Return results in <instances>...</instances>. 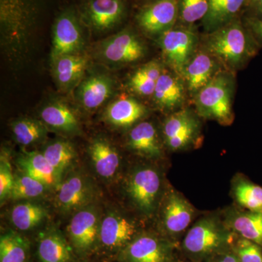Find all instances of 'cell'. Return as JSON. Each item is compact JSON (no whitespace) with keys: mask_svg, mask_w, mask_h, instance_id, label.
<instances>
[{"mask_svg":"<svg viewBox=\"0 0 262 262\" xmlns=\"http://www.w3.org/2000/svg\"><path fill=\"white\" fill-rule=\"evenodd\" d=\"M40 3L41 0H0L1 46L14 64L28 55Z\"/></svg>","mask_w":262,"mask_h":262,"instance_id":"6da1fadb","label":"cell"},{"mask_svg":"<svg viewBox=\"0 0 262 262\" xmlns=\"http://www.w3.org/2000/svg\"><path fill=\"white\" fill-rule=\"evenodd\" d=\"M235 236L222 215L211 213L201 217L188 229L182 246L189 257L203 262L230 249Z\"/></svg>","mask_w":262,"mask_h":262,"instance_id":"7a4b0ae2","label":"cell"},{"mask_svg":"<svg viewBox=\"0 0 262 262\" xmlns=\"http://www.w3.org/2000/svg\"><path fill=\"white\" fill-rule=\"evenodd\" d=\"M125 191L136 209L151 216L158 211L163 198L161 173L150 165L136 167L127 177Z\"/></svg>","mask_w":262,"mask_h":262,"instance_id":"3957f363","label":"cell"},{"mask_svg":"<svg viewBox=\"0 0 262 262\" xmlns=\"http://www.w3.org/2000/svg\"><path fill=\"white\" fill-rule=\"evenodd\" d=\"M232 80L225 73H218L196 95L198 115L222 125H229L233 119L232 108Z\"/></svg>","mask_w":262,"mask_h":262,"instance_id":"277c9868","label":"cell"},{"mask_svg":"<svg viewBox=\"0 0 262 262\" xmlns=\"http://www.w3.org/2000/svg\"><path fill=\"white\" fill-rule=\"evenodd\" d=\"M207 51L229 67L243 65L252 53L247 34L238 24H228L211 32L206 39Z\"/></svg>","mask_w":262,"mask_h":262,"instance_id":"5b68a950","label":"cell"},{"mask_svg":"<svg viewBox=\"0 0 262 262\" xmlns=\"http://www.w3.org/2000/svg\"><path fill=\"white\" fill-rule=\"evenodd\" d=\"M194 217V207L178 191L170 189L163 196L160 224L164 233L172 241L187 230Z\"/></svg>","mask_w":262,"mask_h":262,"instance_id":"8992f818","label":"cell"},{"mask_svg":"<svg viewBox=\"0 0 262 262\" xmlns=\"http://www.w3.org/2000/svg\"><path fill=\"white\" fill-rule=\"evenodd\" d=\"M160 47L169 66L182 77L184 70L194 55L198 38L190 29H170L160 36Z\"/></svg>","mask_w":262,"mask_h":262,"instance_id":"52a82bcc","label":"cell"},{"mask_svg":"<svg viewBox=\"0 0 262 262\" xmlns=\"http://www.w3.org/2000/svg\"><path fill=\"white\" fill-rule=\"evenodd\" d=\"M175 244L151 233L138 234L122 251L124 262H173Z\"/></svg>","mask_w":262,"mask_h":262,"instance_id":"ba28073f","label":"cell"},{"mask_svg":"<svg viewBox=\"0 0 262 262\" xmlns=\"http://www.w3.org/2000/svg\"><path fill=\"white\" fill-rule=\"evenodd\" d=\"M163 133L164 141L169 149L182 151L194 144L201 133V123L195 114L184 108L165 120Z\"/></svg>","mask_w":262,"mask_h":262,"instance_id":"9c48e42d","label":"cell"},{"mask_svg":"<svg viewBox=\"0 0 262 262\" xmlns=\"http://www.w3.org/2000/svg\"><path fill=\"white\" fill-rule=\"evenodd\" d=\"M98 53L108 63L125 64L141 59L145 56L146 48L135 33L126 29L105 39Z\"/></svg>","mask_w":262,"mask_h":262,"instance_id":"30bf717a","label":"cell"},{"mask_svg":"<svg viewBox=\"0 0 262 262\" xmlns=\"http://www.w3.org/2000/svg\"><path fill=\"white\" fill-rule=\"evenodd\" d=\"M100 220L97 210L86 206L76 212L69 224L67 230L71 244L80 253H89L98 242Z\"/></svg>","mask_w":262,"mask_h":262,"instance_id":"8fae6325","label":"cell"},{"mask_svg":"<svg viewBox=\"0 0 262 262\" xmlns=\"http://www.w3.org/2000/svg\"><path fill=\"white\" fill-rule=\"evenodd\" d=\"M84 40L78 20L72 12L58 17L53 28L51 59L66 55L80 54Z\"/></svg>","mask_w":262,"mask_h":262,"instance_id":"7c38bea8","label":"cell"},{"mask_svg":"<svg viewBox=\"0 0 262 262\" xmlns=\"http://www.w3.org/2000/svg\"><path fill=\"white\" fill-rule=\"evenodd\" d=\"M56 190V206L66 213L77 212L89 206L95 195L92 183L79 173L67 177Z\"/></svg>","mask_w":262,"mask_h":262,"instance_id":"4fadbf2b","label":"cell"},{"mask_svg":"<svg viewBox=\"0 0 262 262\" xmlns=\"http://www.w3.org/2000/svg\"><path fill=\"white\" fill-rule=\"evenodd\" d=\"M135 221L117 213L103 217L100 224L98 242L108 251L123 250L138 235Z\"/></svg>","mask_w":262,"mask_h":262,"instance_id":"5bb4252c","label":"cell"},{"mask_svg":"<svg viewBox=\"0 0 262 262\" xmlns=\"http://www.w3.org/2000/svg\"><path fill=\"white\" fill-rule=\"evenodd\" d=\"M179 0H158L138 15V23L150 35L161 36L170 30L178 15Z\"/></svg>","mask_w":262,"mask_h":262,"instance_id":"9a60e30c","label":"cell"},{"mask_svg":"<svg viewBox=\"0 0 262 262\" xmlns=\"http://www.w3.org/2000/svg\"><path fill=\"white\" fill-rule=\"evenodd\" d=\"M89 64L82 54L66 55L51 59L52 73L60 91L69 92L80 84Z\"/></svg>","mask_w":262,"mask_h":262,"instance_id":"2e32d148","label":"cell"},{"mask_svg":"<svg viewBox=\"0 0 262 262\" xmlns=\"http://www.w3.org/2000/svg\"><path fill=\"white\" fill-rule=\"evenodd\" d=\"M113 80L103 74H94L83 79L77 91V99L88 111H94L111 97Z\"/></svg>","mask_w":262,"mask_h":262,"instance_id":"e0dca14e","label":"cell"},{"mask_svg":"<svg viewBox=\"0 0 262 262\" xmlns=\"http://www.w3.org/2000/svg\"><path fill=\"white\" fill-rule=\"evenodd\" d=\"M124 11L122 0H91L86 6L84 16L91 28L103 32L115 27Z\"/></svg>","mask_w":262,"mask_h":262,"instance_id":"ac0fdd59","label":"cell"},{"mask_svg":"<svg viewBox=\"0 0 262 262\" xmlns=\"http://www.w3.org/2000/svg\"><path fill=\"white\" fill-rule=\"evenodd\" d=\"M222 217L232 233L262 247V212L241 211L231 208L226 210Z\"/></svg>","mask_w":262,"mask_h":262,"instance_id":"d6986e66","label":"cell"},{"mask_svg":"<svg viewBox=\"0 0 262 262\" xmlns=\"http://www.w3.org/2000/svg\"><path fill=\"white\" fill-rule=\"evenodd\" d=\"M208 52H201L193 56L182 76L189 94H198L219 73L218 64Z\"/></svg>","mask_w":262,"mask_h":262,"instance_id":"ffe728a7","label":"cell"},{"mask_svg":"<svg viewBox=\"0 0 262 262\" xmlns=\"http://www.w3.org/2000/svg\"><path fill=\"white\" fill-rule=\"evenodd\" d=\"M40 117L48 127L67 134H77L80 123L72 108L62 101L53 100L41 108Z\"/></svg>","mask_w":262,"mask_h":262,"instance_id":"44dd1931","label":"cell"},{"mask_svg":"<svg viewBox=\"0 0 262 262\" xmlns=\"http://www.w3.org/2000/svg\"><path fill=\"white\" fill-rule=\"evenodd\" d=\"M22 172L28 174L47 186L48 189H58L62 176L48 161L42 152L25 151L18 159Z\"/></svg>","mask_w":262,"mask_h":262,"instance_id":"7402d4cb","label":"cell"},{"mask_svg":"<svg viewBox=\"0 0 262 262\" xmlns=\"http://www.w3.org/2000/svg\"><path fill=\"white\" fill-rule=\"evenodd\" d=\"M127 146L136 154L148 159H158L163 155L158 132L149 122H141L130 131Z\"/></svg>","mask_w":262,"mask_h":262,"instance_id":"603a6c76","label":"cell"},{"mask_svg":"<svg viewBox=\"0 0 262 262\" xmlns=\"http://www.w3.org/2000/svg\"><path fill=\"white\" fill-rule=\"evenodd\" d=\"M89 151L95 170L100 177L111 179L116 175L120 168V157L107 139L96 138L90 144Z\"/></svg>","mask_w":262,"mask_h":262,"instance_id":"cb8c5ba5","label":"cell"},{"mask_svg":"<svg viewBox=\"0 0 262 262\" xmlns=\"http://www.w3.org/2000/svg\"><path fill=\"white\" fill-rule=\"evenodd\" d=\"M40 262H70L72 248L59 229H48L41 232L37 248Z\"/></svg>","mask_w":262,"mask_h":262,"instance_id":"d4e9b609","label":"cell"},{"mask_svg":"<svg viewBox=\"0 0 262 262\" xmlns=\"http://www.w3.org/2000/svg\"><path fill=\"white\" fill-rule=\"evenodd\" d=\"M146 113L145 106L135 98L122 97L110 103L104 117L113 126L127 127L139 121Z\"/></svg>","mask_w":262,"mask_h":262,"instance_id":"484cf974","label":"cell"},{"mask_svg":"<svg viewBox=\"0 0 262 262\" xmlns=\"http://www.w3.org/2000/svg\"><path fill=\"white\" fill-rule=\"evenodd\" d=\"M183 81L180 76L163 71L153 94L155 103L160 108L170 110L181 106L184 97Z\"/></svg>","mask_w":262,"mask_h":262,"instance_id":"4316f807","label":"cell"},{"mask_svg":"<svg viewBox=\"0 0 262 262\" xmlns=\"http://www.w3.org/2000/svg\"><path fill=\"white\" fill-rule=\"evenodd\" d=\"M244 3V0H209L208 13L204 18L206 30L213 32L228 24Z\"/></svg>","mask_w":262,"mask_h":262,"instance_id":"83f0119b","label":"cell"},{"mask_svg":"<svg viewBox=\"0 0 262 262\" xmlns=\"http://www.w3.org/2000/svg\"><path fill=\"white\" fill-rule=\"evenodd\" d=\"M48 212L37 203L25 202L13 206L10 212L12 224L19 230L28 231L35 228L46 220Z\"/></svg>","mask_w":262,"mask_h":262,"instance_id":"f1b7e54d","label":"cell"},{"mask_svg":"<svg viewBox=\"0 0 262 262\" xmlns=\"http://www.w3.org/2000/svg\"><path fill=\"white\" fill-rule=\"evenodd\" d=\"M163 70L160 62L151 61L134 72L130 77V89L142 96H149L154 94L155 87Z\"/></svg>","mask_w":262,"mask_h":262,"instance_id":"f546056e","label":"cell"},{"mask_svg":"<svg viewBox=\"0 0 262 262\" xmlns=\"http://www.w3.org/2000/svg\"><path fill=\"white\" fill-rule=\"evenodd\" d=\"M232 194L236 203L247 211L262 212V187L241 177L232 183Z\"/></svg>","mask_w":262,"mask_h":262,"instance_id":"4dcf8cb0","label":"cell"},{"mask_svg":"<svg viewBox=\"0 0 262 262\" xmlns=\"http://www.w3.org/2000/svg\"><path fill=\"white\" fill-rule=\"evenodd\" d=\"M29 252L28 239L14 231L0 237V262H26Z\"/></svg>","mask_w":262,"mask_h":262,"instance_id":"1f68e13d","label":"cell"},{"mask_svg":"<svg viewBox=\"0 0 262 262\" xmlns=\"http://www.w3.org/2000/svg\"><path fill=\"white\" fill-rule=\"evenodd\" d=\"M47 127L42 121L29 117L18 119L11 125L15 141L23 146L32 145L43 140L47 135Z\"/></svg>","mask_w":262,"mask_h":262,"instance_id":"d6a6232c","label":"cell"},{"mask_svg":"<svg viewBox=\"0 0 262 262\" xmlns=\"http://www.w3.org/2000/svg\"><path fill=\"white\" fill-rule=\"evenodd\" d=\"M42 154L61 176L75 161L77 157L73 144L63 139L49 143Z\"/></svg>","mask_w":262,"mask_h":262,"instance_id":"836d02e7","label":"cell"},{"mask_svg":"<svg viewBox=\"0 0 262 262\" xmlns=\"http://www.w3.org/2000/svg\"><path fill=\"white\" fill-rule=\"evenodd\" d=\"M48 189L43 183L22 172L15 177L10 198L13 201L32 199L42 195Z\"/></svg>","mask_w":262,"mask_h":262,"instance_id":"e575fe53","label":"cell"},{"mask_svg":"<svg viewBox=\"0 0 262 262\" xmlns=\"http://www.w3.org/2000/svg\"><path fill=\"white\" fill-rule=\"evenodd\" d=\"M231 249L241 262H262L261 246L249 239H234Z\"/></svg>","mask_w":262,"mask_h":262,"instance_id":"d590c367","label":"cell"},{"mask_svg":"<svg viewBox=\"0 0 262 262\" xmlns=\"http://www.w3.org/2000/svg\"><path fill=\"white\" fill-rule=\"evenodd\" d=\"M209 0H182L181 18L184 22L192 24L204 18L208 13Z\"/></svg>","mask_w":262,"mask_h":262,"instance_id":"8d00e7d4","label":"cell"},{"mask_svg":"<svg viewBox=\"0 0 262 262\" xmlns=\"http://www.w3.org/2000/svg\"><path fill=\"white\" fill-rule=\"evenodd\" d=\"M0 163V199L3 203L5 199L10 198L14 184L15 176L13 175L9 160L5 154H2Z\"/></svg>","mask_w":262,"mask_h":262,"instance_id":"74e56055","label":"cell"},{"mask_svg":"<svg viewBox=\"0 0 262 262\" xmlns=\"http://www.w3.org/2000/svg\"><path fill=\"white\" fill-rule=\"evenodd\" d=\"M213 259V262H241L231 248L225 252L217 255Z\"/></svg>","mask_w":262,"mask_h":262,"instance_id":"f35d334b","label":"cell"},{"mask_svg":"<svg viewBox=\"0 0 262 262\" xmlns=\"http://www.w3.org/2000/svg\"><path fill=\"white\" fill-rule=\"evenodd\" d=\"M252 27L253 30L262 39V20H256V21L253 22Z\"/></svg>","mask_w":262,"mask_h":262,"instance_id":"ab89813d","label":"cell"},{"mask_svg":"<svg viewBox=\"0 0 262 262\" xmlns=\"http://www.w3.org/2000/svg\"><path fill=\"white\" fill-rule=\"evenodd\" d=\"M259 1V8L260 10L262 12V0H258Z\"/></svg>","mask_w":262,"mask_h":262,"instance_id":"60d3db41","label":"cell"},{"mask_svg":"<svg viewBox=\"0 0 262 262\" xmlns=\"http://www.w3.org/2000/svg\"><path fill=\"white\" fill-rule=\"evenodd\" d=\"M173 262H186V261H173Z\"/></svg>","mask_w":262,"mask_h":262,"instance_id":"b9f144b4","label":"cell"},{"mask_svg":"<svg viewBox=\"0 0 262 262\" xmlns=\"http://www.w3.org/2000/svg\"><path fill=\"white\" fill-rule=\"evenodd\" d=\"M253 1H258V0H253Z\"/></svg>","mask_w":262,"mask_h":262,"instance_id":"7bdbcfd3","label":"cell"}]
</instances>
